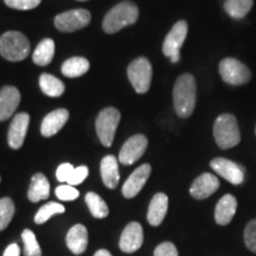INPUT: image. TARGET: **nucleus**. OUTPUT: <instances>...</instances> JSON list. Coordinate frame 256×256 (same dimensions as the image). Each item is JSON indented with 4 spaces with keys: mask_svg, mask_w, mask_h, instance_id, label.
<instances>
[{
    "mask_svg": "<svg viewBox=\"0 0 256 256\" xmlns=\"http://www.w3.org/2000/svg\"><path fill=\"white\" fill-rule=\"evenodd\" d=\"M197 100L196 80L191 74H183L176 81L174 88V106L179 118H188L194 113Z\"/></svg>",
    "mask_w": 256,
    "mask_h": 256,
    "instance_id": "obj_1",
    "label": "nucleus"
},
{
    "mask_svg": "<svg viewBox=\"0 0 256 256\" xmlns=\"http://www.w3.org/2000/svg\"><path fill=\"white\" fill-rule=\"evenodd\" d=\"M139 17V8L132 2H122L115 5L106 14L102 28L106 34H115L121 28L132 25Z\"/></svg>",
    "mask_w": 256,
    "mask_h": 256,
    "instance_id": "obj_2",
    "label": "nucleus"
},
{
    "mask_svg": "<svg viewBox=\"0 0 256 256\" xmlns=\"http://www.w3.org/2000/svg\"><path fill=\"white\" fill-rule=\"evenodd\" d=\"M214 138L217 146L222 150H229L238 145L241 133L235 115L226 113L217 118L214 124Z\"/></svg>",
    "mask_w": 256,
    "mask_h": 256,
    "instance_id": "obj_3",
    "label": "nucleus"
},
{
    "mask_svg": "<svg viewBox=\"0 0 256 256\" xmlns=\"http://www.w3.org/2000/svg\"><path fill=\"white\" fill-rule=\"evenodd\" d=\"M30 49V42L20 32L8 31L0 37V55L11 62L26 58Z\"/></svg>",
    "mask_w": 256,
    "mask_h": 256,
    "instance_id": "obj_4",
    "label": "nucleus"
},
{
    "mask_svg": "<svg viewBox=\"0 0 256 256\" xmlns=\"http://www.w3.org/2000/svg\"><path fill=\"white\" fill-rule=\"evenodd\" d=\"M121 114L116 108L108 107L102 110L96 118V133L101 144L106 147L113 145L114 136L120 124Z\"/></svg>",
    "mask_w": 256,
    "mask_h": 256,
    "instance_id": "obj_5",
    "label": "nucleus"
},
{
    "mask_svg": "<svg viewBox=\"0 0 256 256\" xmlns=\"http://www.w3.org/2000/svg\"><path fill=\"white\" fill-rule=\"evenodd\" d=\"M127 75L132 83L133 88L138 94H145L151 87L152 81V66L151 62L145 57L134 60L128 66Z\"/></svg>",
    "mask_w": 256,
    "mask_h": 256,
    "instance_id": "obj_6",
    "label": "nucleus"
},
{
    "mask_svg": "<svg viewBox=\"0 0 256 256\" xmlns=\"http://www.w3.org/2000/svg\"><path fill=\"white\" fill-rule=\"evenodd\" d=\"M220 75L226 83L232 86H243L252 80V72L241 60L224 58L220 63Z\"/></svg>",
    "mask_w": 256,
    "mask_h": 256,
    "instance_id": "obj_7",
    "label": "nucleus"
},
{
    "mask_svg": "<svg viewBox=\"0 0 256 256\" xmlns=\"http://www.w3.org/2000/svg\"><path fill=\"white\" fill-rule=\"evenodd\" d=\"M188 23L179 20L174 25L162 44V52L171 60L172 63H177L180 60V49L188 36Z\"/></svg>",
    "mask_w": 256,
    "mask_h": 256,
    "instance_id": "obj_8",
    "label": "nucleus"
},
{
    "mask_svg": "<svg viewBox=\"0 0 256 256\" xmlns=\"http://www.w3.org/2000/svg\"><path fill=\"white\" fill-rule=\"evenodd\" d=\"M90 20L92 14L87 10H70L57 16L55 18V26L62 32H72L86 28Z\"/></svg>",
    "mask_w": 256,
    "mask_h": 256,
    "instance_id": "obj_9",
    "label": "nucleus"
},
{
    "mask_svg": "<svg viewBox=\"0 0 256 256\" xmlns=\"http://www.w3.org/2000/svg\"><path fill=\"white\" fill-rule=\"evenodd\" d=\"M148 140L142 134H136L124 144L122 148L119 153V160L122 165H132L136 160L142 158L145 153Z\"/></svg>",
    "mask_w": 256,
    "mask_h": 256,
    "instance_id": "obj_10",
    "label": "nucleus"
},
{
    "mask_svg": "<svg viewBox=\"0 0 256 256\" xmlns=\"http://www.w3.org/2000/svg\"><path fill=\"white\" fill-rule=\"evenodd\" d=\"M211 168L217 174L234 185H240L244 180V170L236 162L226 158H215L210 162Z\"/></svg>",
    "mask_w": 256,
    "mask_h": 256,
    "instance_id": "obj_11",
    "label": "nucleus"
},
{
    "mask_svg": "<svg viewBox=\"0 0 256 256\" xmlns=\"http://www.w3.org/2000/svg\"><path fill=\"white\" fill-rule=\"evenodd\" d=\"M151 165L150 164H144L139 166L132 174L128 177V179L124 182L122 186V194L124 198H134L142 190V188L145 186L146 182L148 180L150 174H151Z\"/></svg>",
    "mask_w": 256,
    "mask_h": 256,
    "instance_id": "obj_12",
    "label": "nucleus"
},
{
    "mask_svg": "<svg viewBox=\"0 0 256 256\" xmlns=\"http://www.w3.org/2000/svg\"><path fill=\"white\" fill-rule=\"evenodd\" d=\"M144 243V230L142 224L138 222H132L127 224L124 229L122 235L120 238V249L124 252L130 254L139 250Z\"/></svg>",
    "mask_w": 256,
    "mask_h": 256,
    "instance_id": "obj_13",
    "label": "nucleus"
},
{
    "mask_svg": "<svg viewBox=\"0 0 256 256\" xmlns=\"http://www.w3.org/2000/svg\"><path fill=\"white\" fill-rule=\"evenodd\" d=\"M28 122H30V116L26 113H19L12 120L8 134V142L11 148L18 150L23 146L28 133Z\"/></svg>",
    "mask_w": 256,
    "mask_h": 256,
    "instance_id": "obj_14",
    "label": "nucleus"
},
{
    "mask_svg": "<svg viewBox=\"0 0 256 256\" xmlns=\"http://www.w3.org/2000/svg\"><path fill=\"white\" fill-rule=\"evenodd\" d=\"M220 180L216 176L203 174L197 177L190 188V194L194 200H206L218 190Z\"/></svg>",
    "mask_w": 256,
    "mask_h": 256,
    "instance_id": "obj_15",
    "label": "nucleus"
},
{
    "mask_svg": "<svg viewBox=\"0 0 256 256\" xmlns=\"http://www.w3.org/2000/svg\"><path fill=\"white\" fill-rule=\"evenodd\" d=\"M19 102H20V92L17 88L6 86L0 89V121L10 119L14 114Z\"/></svg>",
    "mask_w": 256,
    "mask_h": 256,
    "instance_id": "obj_16",
    "label": "nucleus"
},
{
    "mask_svg": "<svg viewBox=\"0 0 256 256\" xmlns=\"http://www.w3.org/2000/svg\"><path fill=\"white\" fill-rule=\"evenodd\" d=\"M69 119V112L64 108L60 110H56L51 112L44 118V120L42 121L40 126V133L42 136L46 138H50L55 136L56 133H58L62 130L64 124H66V121Z\"/></svg>",
    "mask_w": 256,
    "mask_h": 256,
    "instance_id": "obj_17",
    "label": "nucleus"
},
{
    "mask_svg": "<svg viewBox=\"0 0 256 256\" xmlns=\"http://www.w3.org/2000/svg\"><path fill=\"white\" fill-rule=\"evenodd\" d=\"M238 210V200L232 194H224L215 208V220L218 226H228Z\"/></svg>",
    "mask_w": 256,
    "mask_h": 256,
    "instance_id": "obj_18",
    "label": "nucleus"
},
{
    "mask_svg": "<svg viewBox=\"0 0 256 256\" xmlns=\"http://www.w3.org/2000/svg\"><path fill=\"white\" fill-rule=\"evenodd\" d=\"M66 246L75 255H81L88 247V230L83 224H76L66 234Z\"/></svg>",
    "mask_w": 256,
    "mask_h": 256,
    "instance_id": "obj_19",
    "label": "nucleus"
},
{
    "mask_svg": "<svg viewBox=\"0 0 256 256\" xmlns=\"http://www.w3.org/2000/svg\"><path fill=\"white\" fill-rule=\"evenodd\" d=\"M168 209V198L165 194H156L153 196L147 212V220L152 226H158L162 223Z\"/></svg>",
    "mask_w": 256,
    "mask_h": 256,
    "instance_id": "obj_20",
    "label": "nucleus"
},
{
    "mask_svg": "<svg viewBox=\"0 0 256 256\" xmlns=\"http://www.w3.org/2000/svg\"><path fill=\"white\" fill-rule=\"evenodd\" d=\"M101 177L108 188H115L120 180L119 162L114 156H106L101 162Z\"/></svg>",
    "mask_w": 256,
    "mask_h": 256,
    "instance_id": "obj_21",
    "label": "nucleus"
},
{
    "mask_svg": "<svg viewBox=\"0 0 256 256\" xmlns=\"http://www.w3.org/2000/svg\"><path fill=\"white\" fill-rule=\"evenodd\" d=\"M50 194V184L43 174H36L31 179L28 198L34 203L46 200Z\"/></svg>",
    "mask_w": 256,
    "mask_h": 256,
    "instance_id": "obj_22",
    "label": "nucleus"
},
{
    "mask_svg": "<svg viewBox=\"0 0 256 256\" xmlns=\"http://www.w3.org/2000/svg\"><path fill=\"white\" fill-rule=\"evenodd\" d=\"M54 56H55V42L50 38L43 40L38 44L34 54H32V60L38 66H44L51 63Z\"/></svg>",
    "mask_w": 256,
    "mask_h": 256,
    "instance_id": "obj_23",
    "label": "nucleus"
},
{
    "mask_svg": "<svg viewBox=\"0 0 256 256\" xmlns=\"http://www.w3.org/2000/svg\"><path fill=\"white\" fill-rule=\"evenodd\" d=\"M89 70V62L84 57H72L62 66V74L66 78H80Z\"/></svg>",
    "mask_w": 256,
    "mask_h": 256,
    "instance_id": "obj_24",
    "label": "nucleus"
},
{
    "mask_svg": "<svg viewBox=\"0 0 256 256\" xmlns=\"http://www.w3.org/2000/svg\"><path fill=\"white\" fill-rule=\"evenodd\" d=\"M40 86L42 92L51 98H58L64 92V83L60 78L55 76L50 75V74H43L40 78Z\"/></svg>",
    "mask_w": 256,
    "mask_h": 256,
    "instance_id": "obj_25",
    "label": "nucleus"
},
{
    "mask_svg": "<svg viewBox=\"0 0 256 256\" xmlns=\"http://www.w3.org/2000/svg\"><path fill=\"white\" fill-rule=\"evenodd\" d=\"M252 0H226L224 10L234 19H242L252 8Z\"/></svg>",
    "mask_w": 256,
    "mask_h": 256,
    "instance_id": "obj_26",
    "label": "nucleus"
},
{
    "mask_svg": "<svg viewBox=\"0 0 256 256\" xmlns=\"http://www.w3.org/2000/svg\"><path fill=\"white\" fill-rule=\"evenodd\" d=\"M86 203L95 218H104L110 214L107 203L95 192H88L86 194Z\"/></svg>",
    "mask_w": 256,
    "mask_h": 256,
    "instance_id": "obj_27",
    "label": "nucleus"
},
{
    "mask_svg": "<svg viewBox=\"0 0 256 256\" xmlns=\"http://www.w3.org/2000/svg\"><path fill=\"white\" fill-rule=\"evenodd\" d=\"M66 211V208H64L62 204L55 203V202H50V203L46 204L38 210V212L34 216V222L37 224H43L46 223V220H49L54 215H57V214H63Z\"/></svg>",
    "mask_w": 256,
    "mask_h": 256,
    "instance_id": "obj_28",
    "label": "nucleus"
},
{
    "mask_svg": "<svg viewBox=\"0 0 256 256\" xmlns=\"http://www.w3.org/2000/svg\"><path fill=\"white\" fill-rule=\"evenodd\" d=\"M14 215V203L11 198L4 197L0 200V232L8 226Z\"/></svg>",
    "mask_w": 256,
    "mask_h": 256,
    "instance_id": "obj_29",
    "label": "nucleus"
},
{
    "mask_svg": "<svg viewBox=\"0 0 256 256\" xmlns=\"http://www.w3.org/2000/svg\"><path fill=\"white\" fill-rule=\"evenodd\" d=\"M22 238L24 242V250L25 256H42V250L34 232H32L30 229H25L22 232Z\"/></svg>",
    "mask_w": 256,
    "mask_h": 256,
    "instance_id": "obj_30",
    "label": "nucleus"
},
{
    "mask_svg": "<svg viewBox=\"0 0 256 256\" xmlns=\"http://www.w3.org/2000/svg\"><path fill=\"white\" fill-rule=\"evenodd\" d=\"M244 243L249 250L256 254V218L249 220L244 229Z\"/></svg>",
    "mask_w": 256,
    "mask_h": 256,
    "instance_id": "obj_31",
    "label": "nucleus"
},
{
    "mask_svg": "<svg viewBox=\"0 0 256 256\" xmlns=\"http://www.w3.org/2000/svg\"><path fill=\"white\" fill-rule=\"evenodd\" d=\"M56 196L60 200H75L80 196V192L72 185H60L56 188Z\"/></svg>",
    "mask_w": 256,
    "mask_h": 256,
    "instance_id": "obj_32",
    "label": "nucleus"
},
{
    "mask_svg": "<svg viewBox=\"0 0 256 256\" xmlns=\"http://www.w3.org/2000/svg\"><path fill=\"white\" fill-rule=\"evenodd\" d=\"M5 4L16 10H32L40 4L42 0H4Z\"/></svg>",
    "mask_w": 256,
    "mask_h": 256,
    "instance_id": "obj_33",
    "label": "nucleus"
},
{
    "mask_svg": "<svg viewBox=\"0 0 256 256\" xmlns=\"http://www.w3.org/2000/svg\"><path fill=\"white\" fill-rule=\"evenodd\" d=\"M88 174H89V170L87 166H78V168H75L66 183L72 185V186L81 184L82 182H84V179L88 177Z\"/></svg>",
    "mask_w": 256,
    "mask_h": 256,
    "instance_id": "obj_34",
    "label": "nucleus"
},
{
    "mask_svg": "<svg viewBox=\"0 0 256 256\" xmlns=\"http://www.w3.org/2000/svg\"><path fill=\"white\" fill-rule=\"evenodd\" d=\"M154 256H179V254L174 243L162 242L154 249Z\"/></svg>",
    "mask_w": 256,
    "mask_h": 256,
    "instance_id": "obj_35",
    "label": "nucleus"
},
{
    "mask_svg": "<svg viewBox=\"0 0 256 256\" xmlns=\"http://www.w3.org/2000/svg\"><path fill=\"white\" fill-rule=\"evenodd\" d=\"M72 165L69 164V162H66V164H62L58 166V168H57L56 171V177H57V180H60V183H66V182H68V179L70 178V176H72V171H74Z\"/></svg>",
    "mask_w": 256,
    "mask_h": 256,
    "instance_id": "obj_36",
    "label": "nucleus"
},
{
    "mask_svg": "<svg viewBox=\"0 0 256 256\" xmlns=\"http://www.w3.org/2000/svg\"><path fill=\"white\" fill-rule=\"evenodd\" d=\"M20 255V248H19L18 244H16V243H12V244H10L8 248H6V250L4 252V255L2 256H19Z\"/></svg>",
    "mask_w": 256,
    "mask_h": 256,
    "instance_id": "obj_37",
    "label": "nucleus"
},
{
    "mask_svg": "<svg viewBox=\"0 0 256 256\" xmlns=\"http://www.w3.org/2000/svg\"><path fill=\"white\" fill-rule=\"evenodd\" d=\"M94 256H113V255H112L110 252L107 250V249H100V250H98L95 252Z\"/></svg>",
    "mask_w": 256,
    "mask_h": 256,
    "instance_id": "obj_38",
    "label": "nucleus"
},
{
    "mask_svg": "<svg viewBox=\"0 0 256 256\" xmlns=\"http://www.w3.org/2000/svg\"><path fill=\"white\" fill-rule=\"evenodd\" d=\"M78 2H87V0H78Z\"/></svg>",
    "mask_w": 256,
    "mask_h": 256,
    "instance_id": "obj_39",
    "label": "nucleus"
},
{
    "mask_svg": "<svg viewBox=\"0 0 256 256\" xmlns=\"http://www.w3.org/2000/svg\"><path fill=\"white\" fill-rule=\"evenodd\" d=\"M255 134H256V126H255Z\"/></svg>",
    "mask_w": 256,
    "mask_h": 256,
    "instance_id": "obj_40",
    "label": "nucleus"
},
{
    "mask_svg": "<svg viewBox=\"0 0 256 256\" xmlns=\"http://www.w3.org/2000/svg\"><path fill=\"white\" fill-rule=\"evenodd\" d=\"M0 180H2V178H0Z\"/></svg>",
    "mask_w": 256,
    "mask_h": 256,
    "instance_id": "obj_41",
    "label": "nucleus"
}]
</instances>
